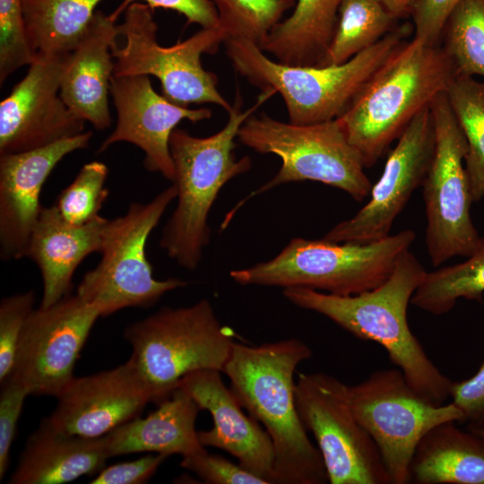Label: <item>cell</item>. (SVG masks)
<instances>
[{
	"instance_id": "5bb4252c",
	"label": "cell",
	"mask_w": 484,
	"mask_h": 484,
	"mask_svg": "<svg viewBox=\"0 0 484 484\" xmlns=\"http://www.w3.org/2000/svg\"><path fill=\"white\" fill-rule=\"evenodd\" d=\"M99 311L77 294L33 309L18 344L11 377L30 395L57 397L73 379V369Z\"/></svg>"
},
{
	"instance_id": "6da1fadb",
	"label": "cell",
	"mask_w": 484,
	"mask_h": 484,
	"mask_svg": "<svg viewBox=\"0 0 484 484\" xmlns=\"http://www.w3.org/2000/svg\"><path fill=\"white\" fill-rule=\"evenodd\" d=\"M312 356L297 338L259 345L237 341L223 373L243 408L261 423L274 448L273 484H324L323 457L296 406L295 371Z\"/></svg>"
},
{
	"instance_id": "ab89813d",
	"label": "cell",
	"mask_w": 484,
	"mask_h": 484,
	"mask_svg": "<svg viewBox=\"0 0 484 484\" xmlns=\"http://www.w3.org/2000/svg\"><path fill=\"white\" fill-rule=\"evenodd\" d=\"M462 0H415L411 16L414 37L428 43H437L445 22Z\"/></svg>"
},
{
	"instance_id": "ba28073f",
	"label": "cell",
	"mask_w": 484,
	"mask_h": 484,
	"mask_svg": "<svg viewBox=\"0 0 484 484\" xmlns=\"http://www.w3.org/2000/svg\"><path fill=\"white\" fill-rule=\"evenodd\" d=\"M237 139L255 151L277 155L281 166L271 180L226 215L224 225L248 199L290 182H320L347 193L357 202L370 194L372 185L364 171L363 160L337 119L296 125L266 114H253L240 126Z\"/></svg>"
},
{
	"instance_id": "d590c367",
	"label": "cell",
	"mask_w": 484,
	"mask_h": 484,
	"mask_svg": "<svg viewBox=\"0 0 484 484\" xmlns=\"http://www.w3.org/2000/svg\"><path fill=\"white\" fill-rule=\"evenodd\" d=\"M180 466L209 484H269L238 463L236 464L221 455L209 454L205 448L182 457Z\"/></svg>"
},
{
	"instance_id": "d6986e66",
	"label": "cell",
	"mask_w": 484,
	"mask_h": 484,
	"mask_svg": "<svg viewBox=\"0 0 484 484\" xmlns=\"http://www.w3.org/2000/svg\"><path fill=\"white\" fill-rule=\"evenodd\" d=\"M92 137L84 131L49 145L0 155V256L3 261L27 257L42 205L40 194L55 167L74 151L86 149Z\"/></svg>"
},
{
	"instance_id": "83f0119b",
	"label": "cell",
	"mask_w": 484,
	"mask_h": 484,
	"mask_svg": "<svg viewBox=\"0 0 484 484\" xmlns=\"http://www.w3.org/2000/svg\"><path fill=\"white\" fill-rule=\"evenodd\" d=\"M484 294V237L464 262L428 272L411 303L435 315L448 313L460 298L481 301Z\"/></svg>"
},
{
	"instance_id": "7a4b0ae2",
	"label": "cell",
	"mask_w": 484,
	"mask_h": 484,
	"mask_svg": "<svg viewBox=\"0 0 484 484\" xmlns=\"http://www.w3.org/2000/svg\"><path fill=\"white\" fill-rule=\"evenodd\" d=\"M428 271L410 250L398 259L381 285L356 295L338 296L290 287L283 296L293 305L320 314L355 337L377 342L408 383L436 405L450 397L453 381L427 355L412 333L407 311L411 298Z\"/></svg>"
},
{
	"instance_id": "e0dca14e",
	"label": "cell",
	"mask_w": 484,
	"mask_h": 484,
	"mask_svg": "<svg viewBox=\"0 0 484 484\" xmlns=\"http://www.w3.org/2000/svg\"><path fill=\"white\" fill-rule=\"evenodd\" d=\"M109 93L117 124L100 144L99 152L116 143L134 144L144 153L145 169L172 182L175 171L169 150L171 133L182 120L196 123L211 118L212 110L171 102L155 91L147 75H113Z\"/></svg>"
},
{
	"instance_id": "f35d334b",
	"label": "cell",
	"mask_w": 484,
	"mask_h": 484,
	"mask_svg": "<svg viewBox=\"0 0 484 484\" xmlns=\"http://www.w3.org/2000/svg\"><path fill=\"white\" fill-rule=\"evenodd\" d=\"M135 2L146 4L152 10L163 8L177 12L186 19V24L195 23L201 28L219 24L217 10L210 0H123L109 16L117 22L125 9Z\"/></svg>"
},
{
	"instance_id": "44dd1931",
	"label": "cell",
	"mask_w": 484,
	"mask_h": 484,
	"mask_svg": "<svg viewBox=\"0 0 484 484\" xmlns=\"http://www.w3.org/2000/svg\"><path fill=\"white\" fill-rule=\"evenodd\" d=\"M117 36L116 22L98 10L65 58L60 97L75 116L97 130L107 129L111 124L108 95L115 65L112 48Z\"/></svg>"
},
{
	"instance_id": "9a60e30c",
	"label": "cell",
	"mask_w": 484,
	"mask_h": 484,
	"mask_svg": "<svg viewBox=\"0 0 484 484\" xmlns=\"http://www.w3.org/2000/svg\"><path fill=\"white\" fill-rule=\"evenodd\" d=\"M435 149L430 108L409 123L388 155L367 203L351 218L333 227L323 238L333 242L369 243L390 235L397 216L425 179Z\"/></svg>"
},
{
	"instance_id": "603a6c76",
	"label": "cell",
	"mask_w": 484,
	"mask_h": 484,
	"mask_svg": "<svg viewBox=\"0 0 484 484\" xmlns=\"http://www.w3.org/2000/svg\"><path fill=\"white\" fill-rule=\"evenodd\" d=\"M110 458L106 436L65 434L43 419L27 438L10 484H63L94 475Z\"/></svg>"
},
{
	"instance_id": "60d3db41",
	"label": "cell",
	"mask_w": 484,
	"mask_h": 484,
	"mask_svg": "<svg viewBox=\"0 0 484 484\" xmlns=\"http://www.w3.org/2000/svg\"><path fill=\"white\" fill-rule=\"evenodd\" d=\"M450 397L469 426H484V363L471 377L454 382Z\"/></svg>"
},
{
	"instance_id": "52a82bcc",
	"label": "cell",
	"mask_w": 484,
	"mask_h": 484,
	"mask_svg": "<svg viewBox=\"0 0 484 484\" xmlns=\"http://www.w3.org/2000/svg\"><path fill=\"white\" fill-rule=\"evenodd\" d=\"M124 338L132 348L129 360L139 370L159 403L186 375L203 369L223 373L238 336L222 324L212 303L163 307L128 325Z\"/></svg>"
},
{
	"instance_id": "1f68e13d",
	"label": "cell",
	"mask_w": 484,
	"mask_h": 484,
	"mask_svg": "<svg viewBox=\"0 0 484 484\" xmlns=\"http://www.w3.org/2000/svg\"><path fill=\"white\" fill-rule=\"evenodd\" d=\"M219 24L229 38L249 40L260 47L295 0H210Z\"/></svg>"
},
{
	"instance_id": "4fadbf2b",
	"label": "cell",
	"mask_w": 484,
	"mask_h": 484,
	"mask_svg": "<svg viewBox=\"0 0 484 484\" xmlns=\"http://www.w3.org/2000/svg\"><path fill=\"white\" fill-rule=\"evenodd\" d=\"M299 418L313 434L331 484H393L381 454L351 409L349 385L323 372L299 373Z\"/></svg>"
},
{
	"instance_id": "9c48e42d",
	"label": "cell",
	"mask_w": 484,
	"mask_h": 484,
	"mask_svg": "<svg viewBox=\"0 0 484 484\" xmlns=\"http://www.w3.org/2000/svg\"><path fill=\"white\" fill-rule=\"evenodd\" d=\"M176 198L172 184L149 203H133L124 215L108 220L101 259L83 275L76 292L101 316L126 307H150L167 292L187 285L178 278L156 279L146 255L150 234Z\"/></svg>"
},
{
	"instance_id": "30bf717a",
	"label": "cell",
	"mask_w": 484,
	"mask_h": 484,
	"mask_svg": "<svg viewBox=\"0 0 484 484\" xmlns=\"http://www.w3.org/2000/svg\"><path fill=\"white\" fill-rule=\"evenodd\" d=\"M117 31L125 44L119 48L116 43L112 48L113 75L155 76L162 95L179 106L212 103L227 112L231 109L232 105L218 91L216 74L206 71L201 63L203 54L216 53L228 39L220 24L201 28L190 38L163 47L157 40L153 10L135 2L124 12Z\"/></svg>"
},
{
	"instance_id": "cb8c5ba5",
	"label": "cell",
	"mask_w": 484,
	"mask_h": 484,
	"mask_svg": "<svg viewBox=\"0 0 484 484\" xmlns=\"http://www.w3.org/2000/svg\"><path fill=\"white\" fill-rule=\"evenodd\" d=\"M199 406L177 387L146 418L140 416L105 435L110 457L139 452L180 454L204 449L195 429Z\"/></svg>"
},
{
	"instance_id": "7bdbcfd3",
	"label": "cell",
	"mask_w": 484,
	"mask_h": 484,
	"mask_svg": "<svg viewBox=\"0 0 484 484\" xmlns=\"http://www.w3.org/2000/svg\"><path fill=\"white\" fill-rule=\"evenodd\" d=\"M469 430L484 438V426H469Z\"/></svg>"
},
{
	"instance_id": "ac0fdd59",
	"label": "cell",
	"mask_w": 484,
	"mask_h": 484,
	"mask_svg": "<svg viewBox=\"0 0 484 484\" xmlns=\"http://www.w3.org/2000/svg\"><path fill=\"white\" fill-rule=\"evenodd\" d=\"M56 399L45 419L65 434L94 438L140 416L152 394L128 359L112 369L74 376Z\"/></svg>"
},
{
	"instance_id": "4dcf8cb0",
	"label": "cell",
	"mask_w": 484,
	"mask_h": 484,
	"mask_svg": "<svg viewBox=\"0 0 484 484\" xmlns=\"http://www.w3.org/2000/svg\"><path fill=\"white\" fill-rule=\"evenodd\" d=\"M441 36L457 75L484 79V0H462L449 14Z\"/></svg>"
},
{
	"instance_id": "4316f807",
	"label": "cell",
	"mask_w": 484,
	"mask_h": 484,
	"mask_svg": "<svg viewBox=\"0 0 484 484\" xmlns=\"http://www.w3.org/2000/svg\"><path fill=\"white\" fill-rule=\"evenodd\" d=\"M103 0H22L27 39L35 54L65 56L87 30Z\"/></svg>"
},
{
	"instance_id": "836d02e7",
	"label": "cell",
	"mask_w": 484,
	"mask_h": 484,
	"mask_svg": "<svg viewBox=\"0 0 484 484\" xmlns=\"http://www.w3.org/2000/svg\"><path fill=\"white\" fill-rule=\"evenodd\" d=\"M35 56L26 35L22 0H0V84Z\"/></svg>"
},
{
	"instance_id": "277c9868",
	"label": "cell",
	"mask_w": 484,
	"mask_h": 484,
	"mask_svg": "<svg viewBox=\"0 0 484 484\" xmlns=\"http://www.w3.org/2000/svg\"><path fill=\"white\" fill-rule=\"evenodd\" d=\"M274 94L272 91H262L255 103L243 110L238 91L226 125L210 136L196 137L179 128L171 133L172 184L177 203L164 226L160 246L181 267L194 270L199 265L203 250L210 242L208 216L220 191L252 165L248 156L237 159L234 153L238 130Z\"/></svg>"
},
{
	"instance_id": "8d00e7d4",
	"label": "cell",
	"mask_w": 484,
	"mask_h": 484,
	"mask_svg": "<svg viewBox=\"0 0 484 484\" xmlns=\"http://www.w3.org/2000/svg\"><path fill=\"white\" fill-rule=\"evenodd\" d=\"M29 391L13 377L1 383L0 393V480H3L10 460L17 424Z\"/></svg>"
},
{
	"instance_id": "b9f144b4",
	"label": "cell",
	"mask_w": 484,
	"mask_h": 484,
	"mask_svg": "<svg viewBox=\"0 0 484 484\" xmlns=\"http://www.w3.org/2000/svg\"><path fill=\"white\" fill-rule=\"evenodd\" d=\"M395 19L411 14L415 0H378Z\"/></svg>"
},
{
	"instance_id": "7402d4cb",
	"label": "cell",
	"mask_w": 484,
	"mask_h": 484,
	"mask_svg": "<svg viewBox=\"0 0 484 484\" xmlns=\"http://www.w3.org/2000/svg\"><path fill=\"white\" fill-rule=\"evenodd\" d=\"M107 221L99 215L88 223L72 225L61 218L55 204L42 206L27 253L42 277L39 307L47 308L71 294L77 267L89 255L100 253Z\"/></svg>"
},
{
	"instance_id": "8fae6325",
	"label": "cell",
	"mask_w": 484,
	"mask_h": 484,
	"mask_svg": "<svg viewBox=\"0 0 484 484\" xmlns=\"http://www.w3.org/2000/svg\"><path fill=\"white\" fill-rule=\"evenodd\" d=\"M351 409L376 443L393 484L411 482V463L420 439L447 421L463 422L454 403L422 397L399 368L380 369L349 385Z\"/></svg>"
},
{
	"instance_id": "d6a6232c",
	"label": "cell",
	"mask_w": 484,
	"mask_h": 484,
	"mask_svg": "<svg viewBox=\"0 0 484 484\" xmlns=\"http://www.w3.org/2000/svg\"><path fill=\"white\" fill-rule=\"evenodd\" d=\"M105 163L94 160L84 164L73 182L63 189L55 203L61 218L72 225H82L99 216L108 195Z\"/></svg>"
},
{
	"instance_id": "ffe728a7",
	"label": "cell",
	"mask_w": 484,
	"mask_h": 484,
	"mask_svg": "<svg viewBox=\"0 0 484 484\" xmlns=\"http://www.w3.org/2000/svg\"><path fill=\"white\" fill-rule=\"evenodd\" d=\"M221 373L214 369L197 370L184 376L177 385L212 418L211 429L198 431L199 440L204 447L228 452L245 470L273 484L272 439L256 419L244 413L230 387L225 385Z\"/></svg>"
},
{
	"instance_id": "2e32d148",
	"label": "cell",
	"mask_w": 484,
	"mask_h": 484,
	"mask_svg": "<svg viewBox=\"0 0 484 484\" xmlns=\"http://www.w3.org/2000/svg\"><path fill=\"white\" fill-rule=\"evenodd\" d=\"M67 55V54H66ZM36 54L0 103V155L41 148L84 132L59 94L65 56Z\"/></svg>"
},
{
	"instance_id": "e575fe53",
	"label": "cell",
	"mask_w": 484,
	"mask_h": 484,
	"mask_svg": "<svg viewBox=\"0 0 484 484\" xmlns=\"http://www.w3.org/2000/svg\"><path fill=\"white\" fill-rule=\"evenodd\" d=\"M35 292L29 290L2 298L0 303V382L12 374L20 338L34 309Z\"/></svg>"
},
{
	"instance_id": "7c38bea8",
	"label": "cell",
	"mask_w": 484,
	"mask_h": 484,
	"mask_svg": "<svg viewBox=\"0 0 484 484\" xmlns=\"http://www.w3.org/2000/svg\"><path fill=\"white\" fill-rule=\"evenodd\" d=\"M435 130L433 157L422 183L426 247L434 267L454 256H469L479 235L471 216L473 202L464 160L467 143L445 92L430 105Z\"/></svg>"
},
{
	"instance_id": "f546056e",
	"label": "cell",
	"mask_w": 484,
	"mask_h": 484,
	"mask_svg": "<svg viewBox=\"0 0 484 484\" xmlns=\"http://www.w3.org/2000/svg\"><path fill=\"white\" fill-rule=\"evenodd\" d=\"M467 143L464 164L473 202L484 197V82L456 75L445 91Z\"/></svg>"
},
{
	"instance_id": "5b68a950",
	"label": "cell",
	"mask_w": 484,
	"mask_h": 484,
	"mask_svg": "<svg viewBox=\"0 0 484 484\" xmlns=\"http://www.w3.org/2000/svg\"><path fill=\"white\" fill-rule=\"evenodd\" d=\"M403 30L387 33L379 41L337 65H288L267 57L255 43L229 38L226 55L235 70L262 91L279 93L290 122L309 125L336 119L365 82L404 41Z\"/></svg>"
},
{
	"instance_id": "484cf974",
	"label": "cell",
	"mask_w": 484,
	"mask_h": 484,
	"mask_svg": "<svg viewBox=\"0 0 484 484\" xmlns=\"http://www.w3.org/2000/svg\"><path fill=\"white\" fill-rule=\"evenodd\" d=\"M343 0H297L259 47L288 65L318 66L329 47Z\"/></svg>"
},
{
	"instance_id": "d4e9b609",
	"label": "cell",
	"mask_w": 484,
	"mask_h": 484,
	"mask_svg": "<svg viewBox=\"0 0 484 484\" xmlns=\"http://www.w3.org/2000/svg\"><path fill=\"white\" fill-rule=\"evenodd\" d=\"M418 484H484V438L447 421L419 442L411 463Z\"/></svg>"
},
{
	"instance_id": "8992f818",
	"label": "cell",
	"mask_w": 484,
	"mask_h": 484,
	"mask_svg": "<svg viewBox=\"0 0 484 484\" xmlns=\"http://www.w3.org/2000/svg\"><path fill=\"white\" fill-rule=\"evenodd\" d=\"M415 238L411 229L369 243L294 238L273 258L232 270L229 276L242 286L303 287L356 295L386 281Z\"/></svg>"
},
{
	"instance_id": "74e56055",
	"label": "cell",
	"mask_w": 484,
	"mask_h": 484,
	"mask_svg": "<svg viewBox=\"0 0 484 484\" xmlns=\"http://www.w3.org/2000/svg\"><path fill=\"white\" fill-rule=\"evenodd\" d=\"M169 455L151 454L134 461L105 466L90 481L91 484H143L146 483Z\"/></svg>"
},
{
	"instance_id": "3957f363",
	"label": "cell",
	"mask_w": 484,
	"mask_h": 484,
	"mask_svg": "<svg viewBox=\"0 0 484 484\" xmlns=\"http://www.w3.org/2000/svg\"><path fill=\"white\" fill-rule=\"evenodd\" d=\"M457 75L437 43L403 41L336 118L349 143L371 167L409 123L446 91Z\"/></svg>"
},
{
	"instance_id": "f1b7e54d",
	"label": "cell",
	"mask_w": 484,
	"mask_h": 484,
	"mask_svg": "<svg viewBox=\"0 0 484 484\" xmlns=\"http://www.w3.org/2000/svg\"><path fill=\"white\" fill-rule=\"evenodd\" d=\"M394 21L378 0H343L333 36L318 66L347 62L385 37Z\"/></svg>"
}]
</instances>
